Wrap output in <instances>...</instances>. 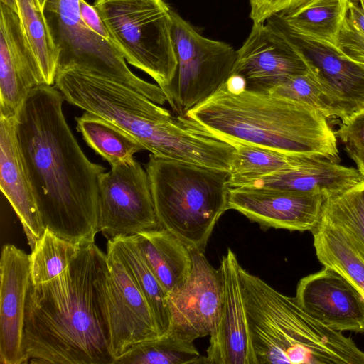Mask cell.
<instances>
[{"instance_id": "cell-30", "label": "cell", "mask_w": 364, "mask_h": 364, "mask_svg": "<svg viewBox=\"0 0 364 364\" xmlns=\"http://www.w3.org/2000/svg\"><path fill=\"white\" fill-rule=\"evenodd\" d=\"M82 246L61 238L46 228L30 255L31 284L46 282L60 274Z\"/></svg>"}, {"instance_id": "cell-36", "label": "cell", "mask_w": 364, "mask_h": 364, "mask_svg": "<svg viewBox=\"0 0 364 364\" xmlns=\"http://www.w3.org/2000/svg\"><path fill=\"white\" fill-rule=\"evenodd\" d=\"M0 2L1 4H4L18 14V6L16 0H0Z\"/></svg>"}, {"instance_id": "cell-35", "label": "cell", "mask_w": 364, "mask_h": 364, "mask_svg": "<svg viewBox=\"0 0 364 364\" xmlns=\"http://www.w3.org/2000/svg\"><path fill=\"white\" fill-rule=\"evenodd\" d=\"M79 11L81 18L90 29L104 39L109 41L107 28L93 5L85 0H79Z\"/></svg>"}, {"instance_id": "cell-38", "label": "cell", "mask_w": 364, "mask_h": 364, "mask_svg": "<svg viewBox=\"0 0 364 364\" xmlns=\"http://www.w3.org/2000/svg\"><path fill=\"white\" fill-rule=\"evenodd\" d=\"M38 1H39V3H40V4H41V7H42V8H43V6H44V5H45V4H46V0H38Z\"/></svg>"}, {"instance_id": "cell-22", "label": "cell", "mask_w": 364, "mask_h": 364, "mask_svg": "<svg viewBox=\"0 0 364 364\" xmlns=\"http://www.w3.org/2000/svg\"><path fill=\"white\" fill-rule=\"evenodd\" d=\"M141 255L168 293L188 277L193 266L191 249L168 230L159 228L132 235Z\"/></svg>"}, {"instance_id": "cell-21", "label": "cell", "mask_w": 364, "mask_h": 364, "mask_svg": "<svg viewBox=\"0 0 364 364\" xmlns=\"http://www.w3.org/2000/svg\"><path fill=\"white\" fill-rule=\"evenodd\" d=\"M364 179L358 170L334 161L245 181L236 187L249 186L322 194L326 198L341 193Z\"/></svg>"}, {"instance_id": "cell-15", "label": "cell", "mask_w": 364, "mask_h": 364, "mask_svg": "<svg viewBox=\"0 0 364 364\" xmlns=\"http://www.w3.org/2000/svg\"><path fill=\"white\" fill-rule=\"evenodd\" d=\"M276 29L301 55L334 117L344 121L364 109V68L328 47Z\"/></svg>"}, {"instance_id": "cell-3", "label": "cell", "mask_w": 364, "mask_h": 364, "mask_svg": "<svg viewBox=\"0 0 364 364\" xmlns=\"http://www.w3.org/2000/svg\"><path fill=\"white\" fill-rule=\"evenodd\" d=\"M186 115L233 146L252 145L340 161L337 136L321 112L274 94L247 90L236 75Z\"/></svg>"}, {"instance_id": "cell-18", "label": "cell", "mask_w": 364, "mask_h": 364, "mask_svg": "<svg viewBox=\"0 0 364 364\" xmlns=\"http://www.w3.org/2000/svg\"><path fill=\"white\" fill-rule=\"evenodd\" d=\"M0 363L25 364L26 304L31 284V257L14 245H4L0 260Z\"/></svg>"}, {"instance_id": "cell-31", "label": "cell", "mask_w": 364, "mask_h": 364, "mask_svg": "<svg viewBox=\"0 0 364 364\" xmlns=\"http://www.w3.org/2000/svg\"><path fill=\"white\" fill-rule=\"evenodd\" d=\"M336 53L364 68V11L358 0H348V11L338 36Z\"/></svg>"}, {"instance_id": "cell-17", "label": "cell", "mask_w": 364, "mask_h": 364, "mask_svg": "<svg viewBox=\"0 0 364 364\" xmlns=\"http://www.w3.org/2000/svg\"><path fill=\"white\" fill-rule=\"evenodd\" d=\"M295 298L308 314L331 329L364 332V297L330 268L301 278Z\"/></svg>"}, {"instance_id": "cell-28", "label": "cell", "mask_w": 364, "mask_h": 364, "mask_svg": "<svg viewBox=\"0 0 364 364\" xmlns=\"http://www.w3.org/2000/svg\"><path fill=\"white\" fill-rule=\"evenodd\" d=\"M206 364L193 341L174 332L141 343L115 360L114 364Z\"/></svg>"}, {"instance_id": "cell-33", "label": "cell", "mask_w": 364, "mask_h": 364, "mask_svg": "<svg viewBox=\"0 0 364 364\" xmlns=\"http://www.w3.org/2000/svg\"><path fill=\"white\" fill-rule=\"evenodd\" d=\"M335 134L364 177V111L342 121Z\"/></svg>"}, {"instance_id": "cell-13", "label": "cell", "mask_w": 364, "mask_h": 364, "mask_svg": "<svg viewBox=\"0 0 364 364\" xmlns=\"http://www.w3.org/2000/svg\"><path fill=\"white\" fill-rule=\"evenodd\" d=\"M325 198L318 193L230 187L228 210L239 212L262 228L312 232L321 221Z\"/></svg>"}, {"instance_id": "cell-16", "label": "cell", "mask_w": 364, "mask_h": 364, "mask_svg": "<svg viewBox=\"0 0 364 364\" xmlns=\"http://www.w3.org/2000/svg\"><path fill=\"white\" fill-rule=\"evenodd\" d=\"M42 84L18 14L0 3V117L16 118L30 91Z\"/></svg>"}, {"instance_id": "cell-19", "label": "cell", "mask_w": 364, "mask_h": 364, "mask_svg": "<svg viewBox=\"0 0 364 364\" xmlns=\"http://www.w3.org/2000/svg\"><path fill=\"white\" fill-rule=\"evenodd\" d=\"M16 119L0 117V187L18 217L33 250L46 228L20 152Z\"/></svg>"}, {"instance_id": "cell-11", "label": "cell", "mask_w": 364, "mask_h": 364, "mask_svg": "<svg viewBox=\"0 0 364 364\" xmlns=\"http://www.w3.org/2000/svg\"><path fill=\"white\" fill-rule=\"evenodd\" d=\"M308 70L297 49L265 21L253 23L248 37L237 50L231 75L241 77L247 90L271 94L282 83Z\"/></svg>"}, {"instance_id": "cell-24", "label": "cell", "mask_w": 364, "mask_h": 364, "mask_svg": "<svg viewBox=\"0 0 364 364\" xmlns=\"http://www.w3.org/2000/svg\"><path fill=\"white\" fill-rule=\"evenodd\" d=\"M230 170V186L236 187L255 178L300 168L324 161L321 156L293 154L247 144H236Z\"/></svg>"}, {"instance_id": "cell-37", "label": "cell", "mask_w": 364, "mask_h": 364, "mask_svg": "<svg viewBox=\"0 0 364 364\" xmlns=\"http://www.w3.org/2000/svg\"><path fill=\"white\" fill-rule=\"evenodd\" d=\"M360 7L364 11V0H358Z\"/></svg>"}, {"instance_id": "cell-10", "label": "cell", "mask_w": 364, "mask_h": 364, "mask_svg": "<svg viewBox=\"0 0 364 364\" xmlns=\"http://www.w3.org/2000/svg\"><path fill=\"white\" fill-rule=\"evenodd\" d=\"M106 255L107 305L114 363L138 345L159 336L146 298L109 243Z\"/></svg>"}, {"instance_id": "cell-5", "label": "cell", "mask_w": 364, "mask_h": 364, "mask_svg": "<svg viewBox=\"0 0 364 364\" xmlns=\"http://www.w3.org/2000/svg\"><path fill=\"white\" fill-rule=\"evenodd\" d=\"M160 228L205 252L228 210L230 171L150 154L145 165Z\"/></svg>"}, {"instance_id": "cell-14", "label": "cell", "mask_w": 364, "mask_h": 364, "mask_svg": "<svg viewBox=\"0 0 364 364\" xmlns=\"http://www.w3.org/2000/svg\"><path fill=\"white\" fill-rule=\"evenodd\" d=\"M240 264L228 249L219 267L223 279V301L217 326L210 336L206 364H258L252 343Z\"/></svg>"}, {"instance_id": "cell-8", "label": "cell", "mask_w": 364, "mask_h": 364, "mask_svg": "<svg viewBox=\"0 0 364 364\" xmlns=\"http://www.w3.org/2000/svg\"><path fill=\"white\" fill-rule=\"evenodd\" d=\"M171 12L177 68L172 82L162 90L173 112L185 116L230 78L237 50L202 36L178 12L172 9Z\"/></svg>"}, {"instance_id": "cell-34", "label": "cell", "mask_w": 364, "mask_h": 364, "mask_svg": "<svg viewBox=\"0 0 364 364\" xmlns=\"http://www.w3.org/2000/svg\"><path fill=\"white\" fill-rule=\"evenodd\" d=\"M309 0H250V17L253 23L265 22L270 17Z\"/></svg>"}, {"instance_id": "cell-4", "label": "cell", "mask_w": 364, "mask_h": 364, "mask_svg": "<svg viewBox=\"0 0 364 364\" xmlns=\"http://www.w3.org/2000/svg\"><path fill=\"white\" fill-rule=\"evenodd\" d=\"M249 331L258 364H364L351 338L308 314L286 296L240 267Z\"/></svg>"}, {"instance_id": "cell-12", "label": "cell", "mask_w": 364, "mask_h": 364, "mask_svg": "<svg viewBox=\"0 0 364 364\" xmlns=\"http://www.w3.org/2000/svg\"><path fill=\"white\" fill-rule=\"evenodd\" d=\"M193 266L186 279L167 293L171 326L178 336L194 341L210 336L219 320L223 301V279L204 252L191 249Z\"/></svg>"}, {"instance_id": "cell-1", "label": "cell", "mask_w": 364, "mask_h": 364, "mask_svg": "<svg viewBox=\"0 0 364 364\" xmlns=\"http://www.w3.org/2000/svg\"><path fill=\"white\" fill-rule=\"evenodd\" d=\"M62 93L33 88L16 119L24 166L45 228L81 245L99 232V182L105 168L90 161L63 114Z\"/></svg>"}, {"instance_id": "cell-29", "label": "cell", "mask_w": 364, "mask_h": 364, "mask_svg": "<svg viewBox=\"0 0 364 364\" xmlns=\"http://www.w3.org/2000/svg\"><path fill=\"white\" fill-rule=\"evenodd\" d=\"M321 219L343 230L364 258V179L325 198Z\"/></svg>"}, {"instance_id": "cell-9", "label": "cell", "mask_w": 364, "mask_h": 364, "mask_svg": "<svg viewBox=\"0 0 364 364\" xmlns=\"http://www.w3.org/2000/svg\"><path fill=\"white\" fill-rule=\"evenodd\" d=\"M98 215L99 232L108 239L160 228L148 173L135 159L101 175Z\"/></svg>"}, {"instance_id": "cell-23", "label": "cell", "mask_w": 364, "mask_h": 364, "mask_svg": "<svg viewBox=\"0 0 364 364\" xmlns=\"http://www.w3.org/2000/svg\"><path fill=\"white\" fill-rule=\"evenodd\" d=\"M311 232L319 262L343 276L364 297V258L345 232L321 219Z\"/></svg>"}, {"instance_id": "cell-20", "label": "cell", "mask_w": 364, "mask_h": 364, "mask_svg": "<svg viewBox=\"0 0 364 364\" xmlns=\"http://www.w3.org/2000/svg\"><path fill=\"white\" fill-rule=\"evenodd\" d=\"M348 0H309L266 21L287 34L336 51Z\"/></svg>"}, {"instance_id": "cell-26", "label": "cell", "mask_w": 364, "mask_h": 364, "mask_svg": "<svg viewBox=\"0 0 364 364\" xmlns=\"http://www.w3.org/2000/svg\"><path fill=\"white\" fill-rule=\"evenodd\" d=\"M75 121L87 144L111 166L131 162L134 154L146 150L132 135L98 115L85 112Z\"/></svg>"}, {"instance_id": "cell-32", "label": "cell", "mask_w": 364, "mask_h": 364, "mask_svg": "<svg viewBox=\"0 0 364 364\" xmlns=\"http://www.w3.org/2000/svg\"><path fill=\"white\" fill-rule=\"evenodd\" d=\"M271 94L310 105L327 119L334 117L332 110L323 98L318 85L309 70L288 80Z\"/></svg>"}, {"instance_id": "cell-27", "label": "cell", "mask_w": 364, "mask_h": 364, "mask_svg": "<svg viewBox=\"0 0 364 364\" xmlns=\"http://www.w3.org/2000/svg\"><path fill=\"white\" fill-rule=\"evenodd\" d=\"M16 1L23 32L38 61L44 83L53 85L60 53L43 9L38 0Z\"/></svg>"}, {"instance_id": "cell-7", "label": "cell", "mask_w": 364, "mask_h": 364, "mask_svg": "<svg viewBox=\"0 0 364 364\" xmlns=\"http://www.w3.org/2000/svg\"><path fill=\"white\" fill-rule=\"evenodd\" d=\"M43 11L59 49L58 70L80 68L125 85L158 105L166 102L158 85L134 74L113 44L85 24L79 0H46Z\"/></svg>"}, {"instance_id": "cell-2", "label": "cell", "mask_w": 364, "mask_h": 364, "mask_svg": "<svg viewBox=\"0 0 364 364\" xmlns=\"http://www.w3.org/2000/svg\"><path fill=\"white\" fill-rule=\"evenodd\" d=\"M107 255L83 245L53 279L31 284L25 364H114L106 296Z\"/></svg>"}, {"instance_id": "cell-25", "label": "cell", "mask_w": 364, "mask_h": 364, "mask_svg": "<svg viewBox=\"0 0 364 364\" xmlns=\"http://www.w3.org/2000/svg\"><path fill=\"white\" fill-rule=\"evenodd\" d=\"M107 243L112 246L146 298L159 336L168 332L171 321L167 293L141 255L132 235L111 238Z\"/></svg>"}, {"instance_id": "cell-6", "label": "cell", "mask_w": 364, "mask_h": 364, "mask_svg": "<svg viewBox=\"0 0 364 364\" xmlns=\"http://www.w3.org/2000/svg\"><path fill=\"white\" fill-rule=\"evenodd\" d=\"M93 6L125 60L161 89L171 84L177 68L171 8L164 0H95Z\"/></svg>"}, {"instance_id": "cell-39", "label": "cell", "mask_w": 364, "mask_h": 364, "mask_svg": "<svg viewBox=\"0 0 364 364\" xmlns=\"http://www.w3.org/2000/svg\"><path fill=\"white\" fill-rule=\"evenodd\" d=\"M363 111H364V109Z\"/></svg>"}]
</instances>
